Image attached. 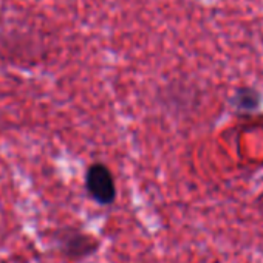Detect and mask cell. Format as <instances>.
Here are the masks:
<instances>
[{"mask_svg": "<svg viewBox=\"0 0 263 263\" xmlns=\"http://www.w3.org/2000/svg\"><path fill=\"white\" fill-rule=\"evenodd\" d=\"M234 104L237 105V110L243 111H254L260 105V95L257 90L243 87L237 90V96L234 98Z\"/></svg>", "mask_w": 263, "mask_h": 263, "instance_id": "7a4b0ae2", "label": "cell"}, {"mask_svg": "<svg viewBox=\"0 0 263 263\" xmlns=\"http://www.w3.org/2000/svg\"><path fill=\"white\" fill-rule=\"evenodd\" d=\"M85 184H87V191L98 203L101 204L113 203L116 197L115 181L110 171L104 164L90 166V169L87 171Z\"/></svg>", "mask_w": 263, "mask_h": 263, "instance_id": "6da1fadb", "label": "cell"}]
</instances>
